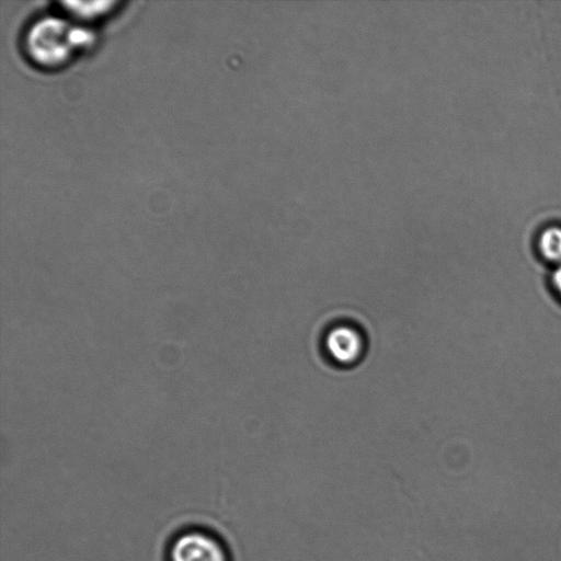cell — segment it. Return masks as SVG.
Segmentation results:
<instances>
[{
	"label": "cell",
	"mask_w": 561,
	"mask_h": 561,
	"mask_svg": "<svg viewBox=\"0 0 561 561\" xmlns=\"http://www.w3.org/2000/svg\"><path fill=\"white\" fill-rule=\"evenodd\" d=\"M549 279L553 293L561 300V264L551 270Z\"/></svg>",
	"instance_id": "obj_6"
},
{
	"label": "cell",
	"mask_w": 561,
	"mask_h": 561,
	"mask_svg": "<svg viewBox=\"0 0 561 561\" xmlns=\"http://www.w3.org/2000/svg\"><path fill=\"white\" fill-rule=\"evenodd\" d=\"M325 347L335 362L351 364L360 356L363 340L355 329L341 325L329 332L325 337Z\"/></svg>",
	"instance_id": "obj_3"
},
{
	"label": "cell",
	"mask_w": 561,
	"mask_h": 561,
	"mask_svg": "<svg viewBox=\"0 0 561 561\" xmlns=\"http://www.w3.org/2000/svg\"><path fill=\"white\" fill-rule=\"evenodd\" d=\"M535 251L545 264H561V224L550 222L538 230Z\"/></svg>",
	"instance_id": "obj_4"
},
{
	"label": "cell",
	"mask_w": 561,
	"mask_h": 561,
	"mask_svg": "<svg viewBox=\"0 0 561 561\" xmlns=\"http://www.w3.org/2000/svg\"><path fill=\"white\" fill-rule=\"evenodd\" d=\"M27 51L36 61L47 66L62 62L76 48L89 43L87 32L70 28L59 20L39 21L27 34Z\"/></svg>",
	"instance_id": "obj_1"
},
{
	"label": "cell",
	"mask_w": 561,
	"mask_h": 561,
	"mask_svg": "<svg viewBox=\"0 0 561 561\" xmlns=\"http://www.w3.org/2000/svg\"><path fill=\"white\" fill-rule=\"evenodd\" d=\"M115 4L116 2L113 1H65L60 3V5H62L65 10L69 11L72 16L84 20H93L102 16Z\"/></svg>",
	"instance_id": "obj_5"
},
{
	"label": "cell",
	"mask_w": 561,
	"mask_h": 561,
	"mask_svg": "<svg viewBox=\"0 0 561 561\" xmlns=\"http://www.w3.org/2000/svg\"><path fill=\"white\" fill-rule=\"evenodd\" d=\"M170 561H230L219 539L202 530H187L176 536L169 550Z\"/></svg>",
	"instance_id": "obj_2"
}]
</instances>
